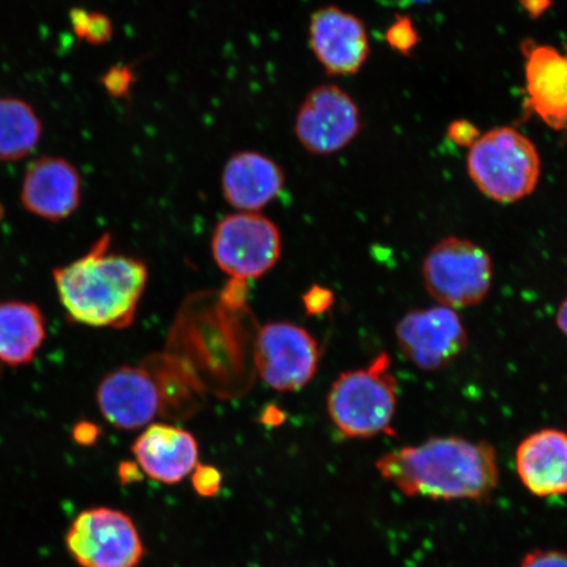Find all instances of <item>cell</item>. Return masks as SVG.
Segmentation results:
<instances>
[{
  "label": "cell",
  "instance_id": "cell-1",
  "mask_svg": "<svg viewBox=\"0 0 567 567\" xmlns=\"http://www.w3.org/2000/svg\"><path fill=\"white\" fill-rule=\"evenodd\" d=\"M375 470L411 498L484 502L499 486L494 446L460 436L431 437L389 451L375 461Z\"/></svg>",
  "mask_w": 567,
  "mask_h": 567
},
{
  "label": "cell",
  "instance_id": "cell-2",
  "mask_svg": "<svg viewBox=\"0 0 567 567\" xmlns=\"http://www.w3.org/2000/svg\"><path fill=\"white\" fill-rule=\"evenodd\" d=\"M54 282L63 309L90 328L126 329L134 322L148 280L144 261L111 251L103 234L86 255L55 268Z\"/></svg>",
  "mask_w": 567,
  "mask_h": 567
},
{
  "label": "cell",
  "instance_id": "cell-3",
  "mask_svg": "<svg viewBox=\"0 0 567 567\" xmlns=\"http://www.w3.org/2000/svg\"><path fill=\"white\" fill-rule=\"evenodd\" d=\"M399 385L388 353L370 365L340 373L332 382L326 408L336 429L349 439H372L393 431Z\"/></svg>",
  "mask_w": 567,
  "mask_h": 567
},
{
  "label": "cell",
  "instance_id": "cell-4",
  "mask_svg": "<svg viewBox=\"0 0 567 567\" xmlns=\"http://www.w3.org/2000/svg\"><path fill=\"white\" fill-rule=\"evenodd\" d=\"M467 174L482 195L513 204L534 194L542 176V159L528 137L509 126L482 134L470 147Z\"/></svg>",
  "mask_w": 567,
  "mask_h": 567
},
{
  "label": "cell",
  "instance_id": "cell-5",
  "mask_svg": "<svg viewBox=\"0 0 567 567\" xmlns=\"http://www.w3.org/2000/svg\"><path fill=\"white\" fill-rule=\"evenodd\" d=\"M429 295L453 310L477 307L493 286L491 255L471 239L446 237L431 247L422 265Z\"/></svg>",
  "mask_w": 567,
  "mask_h": 567
},
{
  "label": "cell",
  "instance_id": "cell-6",
  "mask_svg": "<svg viewBox=\"0 0 567 567\" xmlns=\"http://www.w3.org/2000/svg\"><path fill=\"white\" fill-rule=\"evenodd\" d=\"M212 257L233 280L259 279L278 264V226L259 212H237L219 219L212 236Z\"/></svg>",
  "mask_w": 567,
  "mask_h": 567
},
{
  "label": "cell",
  "instance_id": "cell-7",
  "mask_svg": "<svg viewBox=\"0 0 567 567\" xmlns=\"http://www.w3.org/2000/svg\"><path fill=\"white\" fill-rule=\"evenodd\" d=\"M65 544L81 567H137L145 555L132 517L110 507L78 514L66 530Z\"/></svg>",
  "mask_w": 567,
  "mask_h": 567
},
{
  "label": "cell",
  "instance_id": "cell-8",
  "mask_svg": "<svg viewBox=\"0 0 567 567\" xmlns=\"http://www.w3.org/2000/svg\"><path fill=\"white\" fill-rule=\"evenodd\" d=\"M254 360L266 385L276 392H299L315 379L321 351L317 339L301 326L268 322L255 339Z\"/></svg>",
  "mask_w": 567,
  "mask_h": 567
},
{
  "label": "cell",
  "instance_id": "cell-9",
  "mask_svg": "<svg viewBox=\"0 0 567 567\" xmlns=\"http://www.w3.org/2000/svg\"><path fill=\"white\" fill-rule=\"evenodd\" d=\"M395 339L403 357L429 372L451 364L467 346V332L457 310L443 305L409 311L395 326Z\"/></svg>",
  "mask_w": 567,
  "mask_h": 567
},
{
  "label": "cell",
  "instance_id": "cell-10",
  "mask_svg": "<svg viewBox=\"0 0 567 567\" xmlns=\"http://www.w3.org/2000/svg\"><path fill=\"white\" fill-rule=\"evenodd\" d=\"M360 127L358 104L334 84H322L311 90L295 120L297 141L313 155L343 151L358 137Z\"/></svg>",
  "mask_w": 567,
  "mask_h": 567
},
{
  "label": "cell",
  "instance_id": "cell-11",
  "mask_svg": "<svg viewBox=\"0 0 567 567\" xmlns=\"http://www.w3.org/2000/svg\"><path fill=\"white\" fill-rule=\"evenodd\" d=\"M96 403L104 420L120 431L146 429L162 411L157 380L146 367L124 365L106 373Z\"/></svg>",
  "mask_w": 567,
  "mask_h": 567
},
{
  "label": "cell",
  "instance_id": "cell-12",
  "mask_svg": "<svg viewBox=\"0 0 567 567\" xmlns=\"http://www.w3.org/2000/svg\"><path fill=\"white\" fill-rule=\"evenodd\" d=\"M309 44L319 65L334 76L359 73L370 55L363 20L337 6H326L311 13Z\"/></svg>",
  "mask_w": 567,
  "mask_h": 567
},
{
  "label": "cell",
  "instance_id": "cell-13",
  "mask_svg": "<svg viewBox=\"0 0 567 567\" xmlns=\"http://www.w3.org/2000/svg\"><path fill=\"white\" fill-rule=\"evenodd\" d=\"M527 115H535L557 132L567 127V53L524 41Z\"/></svg>",
  "mask_w": 567,
  "mask_h": 567
},
{
  "label": "cell",
  "instance_id": "cell-14",
  "mask_svg": "<svg viewBox=\"0 0 567 567\" xmlns=\"http://www.w3.org/2000/svg\"><path fill=\"white\" fill-rule=\"evenodd\" d=\"M82 179L71 163L44 155L31 163L21 184L20 200L33 216L62 221L80 207Z\"/></svg>",
  "mask_w": 567,
  "mask_h": 567
},
{
  "label": "cell",
  "instance_id": "cell-15",
  "mask_svg": "<svg viewBox=\"0 0 567 567\" xmlns=\"http://www.w3.org/2000/svg\"><path fill=\"white\" fill-rule=\"evenodd\" d=\"M132 452L141 472L165 485L179 484L198 465L196 437L174 424H148L132 445Z\"/></svg>",
  "mask_w": 567,
  "mask_h": 567
},
{
  "label": "cell",
  "instance_id": "cell-16",
  "mask_svg": "<svg viewBox=\"0 0 567 567\" xmlns=\"http://www.w3.org/2000/svg\"><path fill=\"white\" fill-rule=\"evenodd\" d=\"M515 467L522 485L537 498L567 495V432H532L517 445Z\"/></svg>",
  "mask_w": 567,
  "mask_h": 567
},
{
  "label": "cell",
  "instance_id": "cell-17",
  "mask_svg": "<svg viewBox=\"0 0 567 567\" xmlns=\"http://www.w3.org/2000/svg\"><path fill=\"white\" fill-rule=\"evenodd\" d=\"M286 186V174L278 162L259 152L233 154L221 175L223 195L231 208L259 212L272 203Z\"/></svg>",
  "mask_w": 567,
  "mask_h": 567
},
{
  "label": "cell",
  "instance_id": "cell-18",
  "mask_svg": "<svg viewBox=\"0 0 567 567\" xmlns=\"http://www.w3.org/2000/svg\"><path fill=\"white\" fill-rule=\"evenodd\" d=\"M45 337V318L35 305L0 302V363L12 367L30 363Z\"/></svg>",
  "mask_w": 567,
  "mask_h": 567
},
{
  "label": "cell",
  "instance_id": "cell-19",
  "mask_svg": "<svg viewBox=\"0 0 567 567\" xmlns=\"http://www.w3.org/2000/svg\"><path fill=\"white\" fill-rule=\"evenodd\" d=\"M42 134L44 124L31 103L18 96L0 97V162L30 157Z\"/></svg>",
  "mask_w": 567,
  "mask_h": 567
},
{
  "label": "cell",
  "instance_id": "cell-20",
  "mask_svg": "<svg viewBox=\"0 0 567 567\" xmlns=\"http://www.w3.org/2000/svg\"><path fill=\"white\" fill-rule=\"evenodd\" d=\"M70 24L76 38L91 45H103L112 39L113 24L103 12H89L83 9L70 11Z\"/></svg>",
  "mask_w": 567,
  "mask_h": 567
},
{
  "label": "cell",
  "instance_id": "cell-21",
  "mask_svg": "<svg viewBox=\"0 0 567 567\" xmlns=\"http://www.w3.org/2000/svg\"><path fill=\"white\" fill-rule=\"evenodd\" d=\"M386 41L390 47L400 53H409L416 45L417 34L413 21L399 17L386 31Z\"/></svg>",
  "mask_w": 567,
  "mask_h": 567
},
{
  "label": "cell",
  "instance_id": "cell-22",
  "mask_svg": "<svg viewBox=\"0 0 567 567\" xmlns=\"http://www.w3.org/2000/svg\"><path fill=\"white\" fill-rule=\"evenodd\" d=\"M101 82L106 94L120 99L130 94L134 74L130 66L116 65L104 73Z\"/></svg>",
  "mask_w": 567,
  "mask_h": 567
},
{
  "label": "cell",
  "instance_id": "cell-23",
  "mask_svg": "<svg viewBox=\"0 0 567 567\" xmlns=\"http://www.w3.org/2000/svg\"><path fill=\"white\" fill-rule=\"evenodd\" d=\"M223 474L215 466L198 464L193 472V486L198 495L212 498L221 491Z\"/></svg>",
  "mask_w": 567,
  "mask_h": 567
},
{
  "label": "cell",
  "instance_id": "cell-24",
  "mask_svg": "<svg viewBox=\"0 0 567 567\" xmlns=\"http://www.w3.org/2000/svg\"><path fill=\"white\" fill-rule=\"evenodd\" d=\"M519 567H567V553L556 549H535L523 557Z\"/></svg>",
  "mask_w": 567,
  "mask_h": 567
},
{
  "label": "cell",
  "instance_id": "cell-25",
  "mask_svg": "<svg viewBox=\"0 0 567 567\" xmlns=\"http://www.w3.org/2000/svg\"><path fill=\"white\" fill-rule=\"evenodd\" d=\"M332 303H334V293L324 287H311L303 296V307L309 315H323L332 307Z\"/></svg>",
  "mask_w": 567,
  "mask_h": 567
},
{
  "label": "cell",
  "instance_id": "cell-26",
  "mask_svg": "<svg viewBox=\"0 0 567 567\" xmlns=\"http://www.w3.org/2000/svg\"><path fill=\"white\" fill-rule=\"evenodd\" d=\"M480 136L477 127L465 122V120H458V122L452 123L449 127V138L453 144L461 147L470 148Z\"/></svg>",
  "mask_w": 567,
  "mask_h": 567
},
{
  "label": "cell",
  "instance_id": "cell-27",
  "mask_svg": "<svg viewBox=\"0 0 567 567\" xmlns=\"http://www.w3.org/2000/svg\"><path fill=\"white\" fill-rule=\"evenodd\" d=\"M101 427L89 421L78 422L73 429L74 442L82 446L94 445L99 441V436H101Z\"/></svg>",
  "mask_w": 567,
  "mask_h": 567
},
{
  "label": "cell",
  "instance_id": "cell-28",
  "mask_svg": "<svg viewBox=\"0 0 567 567\" xmlns=\"http://www.w3.org/2000/svg\"><path fill=\"white\" fill-rule=\"evenodd\" d=\"M522 4L529 16L537 18L549 9L550 0H522Z\"/></svg>",
  "mask_w": 567,
  "mask_h": 567
},
{
  "label": "cell",
  "instance_id": "cell-29",
  "mask_svg": "<svg viewBox=\"0 0 567 567\" xmlns=\"http://www.w3.org/2000/svg\"><path fill=\"white\" fill-rule=\"evenodd\" d=\"M140 472L141 470L137 464L126 463L120 465L118 476L120 478H122L123 482L130 484V482L137 480Z\"/></svg>",
  "mask_w": 567,
  "mask_h": 567
},
{
  "label": "cell",
  "instance_id": "cell-30",
  "mask_svg": "<svg viewBox=\"0 0 567 567\" xmlns=\"http://www.w3.org/2000/svg\"><path fill=\"white\" fill-rule=\"evenodd\" d=\"M556 323L559 331L567 338V297L559 305L557 310Z\"/></svg>",
  "mask_w": 567,
  "mask_h": 567
},
{
  "label": "cell",
  "instance_id": "cell-31",
  "mask_svg": "<svg viewBox=\"0 0 567 567\" xmlns=\"http://www.w3.org/2000/svg\"><path fill=\"white\" fill-rule=\"evenodd\" d=\"M380 4H384L388 7H409L415 4L429 3L431 0H375Z\"/></svg>",
  "mask_w": 567,
  "mask_h": 567
}]
</instances>
